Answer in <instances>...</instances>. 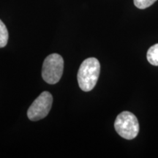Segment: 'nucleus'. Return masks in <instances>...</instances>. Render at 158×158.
<instances>
[{"mask_svg":"<svg viewBox=\"0 0 158 158\" xmlns=\"http://www.w3.org/2000/svg\"><path fill=\"white\" fill-rule=\"evenodd\" d=\"M116 133L124 139L132 140L138 135L139 123L138 118L133 113L123 111L116 117L114 122Z\"/></svg>","mask_w":158,"mask_h":158,"instance_id":"obj_2","label":"nucleus"},{"mask_svg":"<svg viewBox=\"0 0 158 158\" xmlns=\"http://www.w3.org/2000/svg\"><path fill=\"white\" fill-rule=\"evenodd\" d=\"M8 31L2 21L0 20V48H4L8 41Z\"/></svg>","mask_w":158,"mask_h":158,"instance_id":"obj_6","label":"nucleus"},{"mask_svg":"<svg viewBox=\"0 0 158 158\" xmlns=\"http://www.w3.org/2000/svg\"><path fill=\"white\" fill-rule=\"evenodd\" d=\"M100 73V64L98 59L90 57L85 59L78 72L79 87L84 92L92 91L98 82Z\"/></svg>","mask_w":158,"mask_h":158,"instance_id":"obj_1","label":"nucleus"},{"mask_svg":"<svg viewBox=\"0 0 158 158\" xmlns=\"http://www.w3.org/2000/svg\"><path fill=\"white\" fill-rule=\"evenodd\" d=\"M64 70V60L62 56L52 54L48 56L43 62L42 77L49 84L58 83L62 78Z\"/></svg>","mask_w":158,"mask_h":158,"instance_id":"obj_3","label":"nucleus"},{"mask_svg":"<svg viewBox=\"0 0 158 158\" xmlns=\"http://www.w3.org/2000/svg\"><path fill=\"white\" fill-rule=\"evenodd\" d=\"M53 102L50 92H43L32 102L27 110V116L31 121H38L48 115Z\"/></svg>","mask_w":158,"mask_h":158,"instance_id":"obj_4","label":"nucleus"},{"mask_svg":"<svg viewBox=\"0 0 158 158\" xmlns=\"http://www.w3.org/2000/svg\"><path fill=\"white\" fill-rule=\"evenodd\" d=\"M147 57L150 64L158 66V43L150 47L147 51Z\"/></svg>","mask_w":158,"mask_h":158,"instance_id":"obj_5","label":"nucleus"},{"mask_svg":"<svg viewBox=\"0 0 158 158\" xmlns=\"http://www.w3.org/2000/svg\"><path fill=\"white\" fill-rule=\"evenodd\" d=\"M157 0H133L134 5L139 9H146L152 5Z\"/></svg>","mask_w":158,"mask_h":158,"instance_id":"obj_7","label":"nucleus"}]
</instances>
